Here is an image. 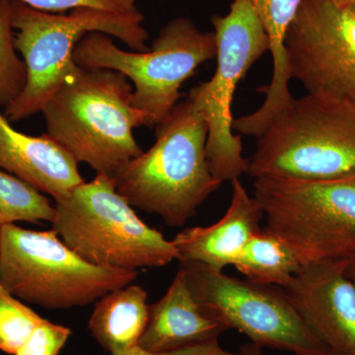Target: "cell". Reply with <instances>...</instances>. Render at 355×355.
I'll list each match as a JSON object with an SVG mask.
<instances>
[{
  "label": "cell",
  "instance_id": "1",
  "mask_svg": "<svg viewBox=\"0 0 355 355\" xmlns=\"http://www.w3.org/2000/svg\"><path fill=\"white\" fill-rule=\"evenodd\" d=\"M156 127L153 146L125 165L114 184L132 207L181 227L221 186L207 161L209 128L189 98Z\"/></svg>",
  "mask_w": 355,
  "mask_h": 355
},
{
  "label": "cell",
  "instance_id": "2",
  "mask_svg": "<svg viewBox=\"0 0 355 355\" xmlns=\"http://www.w3.org/2000/svg\"><path fill=\"white\" fill-rule=\"evenodd\" d=\"M132 94L121 72L81 69L42 110L46 135L77 163L114 179L144 153L133 130L146 125V118L132 106Z\"/></svg>",
  "mask_w": 355,
  "mask_h": 355
},
{
  "label": "cell",
  "instance_id": "3",
  "mask_svg": "<svg viewBox=\"0 0 355 355\" xmlns=\"http://www.w3.org/2000/svg\"><path fill=\"white\" fill-rule=\"evenodd\" d=\"M14 46L23 57L27 81L21 94L7 105V120L19 121L39 113L62 84L81 69L73 60L78 42L89 33L114 37L133 51L144 53L148 33L144 17L120 15L81 7L69 15L37 10L18 0H10Z\"/></svg>",
  "mask_w": 355,
  "mask_h": 355
},
{
  "label": "cell",
  "instance_id": "4",
  "mask_svg": "<svg viewBox=\"0 0 355 355\" xmlns=\"http://www.w3.org/2000/svg\"><path fill=\"white\" fill-rule=\"evenodd\" d=\"M247 174L303 181L355 180V107L307 94L257 137Z\"/></svg>",
  "mask_w": 355,
  "mask_h": 355
},
{
  "label": "cell",
  "instance_id": "5",
  "mask_svg": "<svg viewBox=\"0 0 355 355\" xmlns=\"http://www.w3.org/2000/svg\"><path fill=\"white\" fill-rule=\"evenodd\" d=\"M55 207L51 229L92 265L137 270L161 268L179 258L173 242L137 216L107 175L83 182L55 200Z\"/></svg>",
  "mask_w": 355,
  "mask_h": 355
},
{
  "label": "cell",
  "instance_id": "6",
  "mask_svg": "<svg viewBox=\"0 0 355 355\" xmlns=\"http://www.w3.org/2000/svg\"><path fill=\"white\" fill-rule=\"evenodd\" d=\"M137 275L84 261L53 229L0 226V284L25 302L51 310L81 307L132 284Z\"/></svg>",
  "mask_w": 355,
  "mask_h": 355
},
{
  "label": "cell",
  "instance_id": "7",
  "mask_svg": "<svg viewBox=\"0 0 355 355\" xmlns=\"http://www.w3.org/2000/svg\"><path fill=\"white\" fill-rule=\"evenodd\" d=\"M216 53L214 33L179 17L165 25L148 51L121 50L111 36L93 32L76 44L73 60L83 69H111L127 77L133 85L132 106L144 114L146 127H153L179 103L184 81Z\"/></svg>",
  "mask_w": 355,
  "mask_h": 355
},
{
  "label": "cell",
  "instance_id": "8",
  "mask_svg": "<svg viewBox=\"0 0 355 355\" xmlns=\"http://www.w3.org/2000/svg\"><path fill=\"white\" fill-rule=\"evenodd\" d=\"M253 197L263 230L286 243L302 266L355 258V180L260 178Z\"/></svg>",
  "mask_w": 355,
  "mask_h": 355
},
{
  "label": "cell",
  "instance_id": "9",
  "mask_svg": "<svg viewBox=\"0 0 355 355\" xmlns=\"http://www.w3.org/2000/svg\"><path fill=\"white\" fill-rule=\"evenodd\" d=\"M211 22L217 46L216 71L210 80L191 88L188 98L207 121L209 170L222 184L247 174L249 159L242 154L241 135L233 133L231 105L238 83L270 50V43L248 0H234L228 14L214 16Z\"/></svg>",
  "mask_w": 355,
  "mask_h": 355
},
{
  "label": "cell",
  "instance_id": "10",
  "mask_svg": "<svg viewBox=\"0 0 355 355\" xmlns=\"http://www.w3.org/2000/svg\"><path fill=\"white\" fill-rule=\"evenodd\" d=\"M179 261L191 295L207 316L261 347L295 355H331L279 287L236 279L200 261Z\"/></svg>",
  "mask_w": 355,
  "mask_h": 355
},
{
  "label": "cell",
  "instance_id": "11",
  "mask_svg": "<svg viewBox=\"0 0 355 355\" xmlns=\"http://www.w3.org/2000/svg\"><path fill=\"white\" fill-rule=\"evenodd\" d=\"M289 74L308 94L355 107V11L333 0H302L286 40Z\"/></svg>",
  "mask_w": 355,
  "mask_h": 355
},
{
  "label": "cell",
  "instance_id": "12",
  "mask_svg": "<svg viewBox=\"0 0 355 355\" xmlns=\"http://www.w3.org/2000/svg\"><path fill=\"white\" fill-rule=\"evenodd\" d=\"M349 263L340 260L303 266L282 288L331 355H355V286Z\"/></svg>",
  "mask_w": 355,
  "mask_h": 355
},
{
  "label": "cell",
  "instance_id": "13",
  "mask_svg": "<svg viewBox=\"0 0 355 355\" xmlns=\"http://www.w3.org/2000/svg\"><path fill=\"white\" fill-rule=\"evenodd\" d=\"M226 331L202 312L179 270L165 295L148 306L139 347L149 355H229L218 343Z\"/></svg>",
  "mask_w": 355,
  "mask_h": 355
},
{
  "label": "cell",
  "instance_id": "14",
  "mask_svg": "<svg viewBox=\"0 0 355 355\" xmlns=\"http://www.w3.org/2000/svg\"><path fill=\"white\" fill-rule=\"evenodd\" d=\"M78 163L46 133L18 132L0 112V168L48 193L55 200L83 184Z\"/></svg>",
  "mask_w": 355,
  "mask_h": 355
},
{
  "label": "cell",
  "instance_id": "15",
  "mask_svg": "<svg viewBox=\"0 0 355 355\" xmlns=\"http://www.w3.org/2000/svg\"><path fill=\"white\" fill-rule=\"evenodd\" d=\"M232 198L220 220L210 226L184 229L173 240L178 260L200 261L223 270L234 265L249 240L260 232L263 212L239 179L231 181Z\"/></svg>",
  "mask_w": 355,
  "mask_h": 355
},
{
  "label": "cell",
  "instance_id": "16",
  "mask_svg": "<svg viewBox=\"0 0 355 355\" xmlns=\"http://www.w3.org/2000/svg\"><path fill=\"white\" fill-rule=\"evenodd\" d=\"M148 306L141 286L130 284L114 289L96 302L89 330L111 355H149L139 347Z\"/></svg>",
  "mask_w": 355,
  "mask_h": 355
},
{
  "label": "cell",
  "instance_id": "17",
  "mask_svg": "<svg viewBox=\"0 0 355 355\" xmlns=\"http://www.w3.org/2000/svg\"><path fill=\"white\" fill-rule=\"evenodd\" d=\"M254 7L265 28L272 58V81L263 91L266 99L261 108L272 114L286 108L293 96L289 90L288 58L286 46L287 32L295 18L302 0H248Z\"/></svg>",
  "mask_w": 355,
  "mask_h": 355
},
{
  "label": "cell",
  "instance_id": "18",
  "mask_svg": "<svg viewBox=\"0 0 355 355\" xmlns=\"http://www.w3.org/2000/svg\"><path fill=\"white\" fill-rule=\"evenodd\" d=\"M233 266L252 284L280 288L302 268L291 248L263 229L249 240Z\"/></svg>",
  "mask_w": 355,
  "mask_h": 355
},
{
  "label": "cell",
  "instance_id": "19",
  "mask_svg": "<svg viewBox=\"0 0 355 355\" xmlns=\"http://www.w3.org/2000/svg\"><path fill=\"white\" fill-rule=\"evenodd\" d=\"M55 207L42 191L9 173L0 171V226L25 221L53 222Z\"/></svg>",
  "mask_w": 355,
  "mask_h": 355
},
{
  "label": "cell",
  "instance_id": "20",
  "mask_svg": "<svg viewBox=\"0 0 355 355\" xmlns=\"http://www.w3.org/2000/svg\"><path fill=\"white\" fill-rule=\"evenodd\" d=\"M26 81V65L14 46L10 0H0V106L6 108L13 102L22 92Z\"/></svg>",
  "mask_w": 355,
  "mask_h": 355
},
{
  "label": "cell",
  "instance_id": "21",
  "mask_svg": "<svg viewBox=\"0 0 355 355\" xmlns=\"http://www.w3.org/2000/svg\"><path fill=\"white\" fill-rule=\"evenodd\" d=\"M46 319L0 284V350L15 355Z\"/></svg>",
  "mask_w": 355,
  "mask_h": 355
},
{
  "label": "cell",
  "instance_id": "22",
  "mask_svg": "<svg viewBox=\"0 0 355 355\" xmlns=\"http://www.w3.org/2000/svg\"><path fill=\"white\" fill-rule=\"evenodd\" d=\"M37 10L44 12H58L69 9H99L120 15L144 17L135 4V0H18Z\"/></svg>",
  "mask_w": 355,
  "mask_h": 355
},
{
  "label": "cell",
  "instance_id": "23",
  "mask_svg": "<svg viewBox=\"0 0 355 355\" xmlns=\"http://www.w3.org/2000/svg\"><path fill=\"white\" fill-rule=\"evenodd\" d=\"M70 335L71 331L67 327L46 320L15 355H58Z\"/></svg>",
  "mask_w": 355,
  "mask_h": 355
},
{
  "label": "cell",
  "instance_id": "24",
  "mask_svg": "<svg viewBox=\"0 0 355 355\" xmlns=\"http://www.w3.org/2000/svg\"><path fill=\"white\" fill-rule=\"evenodd\" d=\"M232 355H266L263 352V347L254 345L253 343H246L242 345L239 352L232 354Z\"/></svg>",
  "mask_w": 355,
  "mask_h": 355
},
{
  "label": "cell",
  "instance_id": "25",
  "mask_svg": "<svg viewBox=\"0 0 355 355\" xmlns=\"http://www.w3.org/2000/svg\"><path fill=\"white\" fill-rule=\"evenodd\" d=\"M347 272H349L350 279L352 280L355 286V258L349 261Z\"/></svg>",
  "mask_w": 355,
  "mask_h": 355
},
{
  "label": "cell",
  "instance_id": "26",
  "mask_svg": "<svg viewBox=\"0 0 355 355\" xmlns=\"http://www.w3.org/2000/svg\"><path fill=\"white\" fill-rule=\"evenodd\" d=\"M333 1L338 2V3L340 4H345V6H349L352 0H333Z\"/></svg>",
  "mask_w": 355,
  "mask_h": 355
},
{
  "label": "cell",
  "instance_id": "27",
  "mask_svg": "<svg viewBox=\"0 0 355 355\" xmlns=\"http://www.w3.org/2000/svg\"><path fill=\"white\" fill-rule=\"evenodd\" d=\"M349 6L350 7V8L354 9V10L355 11V0H352V1H350V3L349 4Z\"/></svg>",
  "mask_w": 355,
  "mask_h": 355
}]
</instances>
